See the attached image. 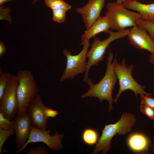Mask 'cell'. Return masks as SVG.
Masks as SVG:
<instances>
[{
    "instance_id": "cell-1",
    "label": "cell",
    "mask_w": 154,
    "mask_h": 154,
    "mask_svg": "<svg viewBox=\"0 0 154 154\" xmlns=\"http://www.w3.org/2000/svg\"><path fill=\"white\" fill-rule=\"evenodd\" d=\"M113 55L110 50L107 57V67L105 74L101 80L96 84H94L92 80L89 78L86 83L89 86L87 92L81 96L82 98L87 97L98 98L100 102L106 100L109 104L108 112H110L113 109L112 92L117 78L115 73L114 62H112Z\"/></svg>"
},
{
    "instance_id": "cell-2",
    "label": "cell",
    "mask_w": 154,
    "mask_h": 154,
    "mask_svg": "<svg viewBox=\"0 0 154 154\" xmlns=\"http://www.w3.org/2000/svg\"><path fill=\"white\" fill-rule=\"evenodd\" d=\"M136 121L135 114L123 112L121 118L117 122L105 125L101 135L91 153H98L102 151V154H106L111 147V140L114 136L116 134L121 135L131 132Z\"/></svg>"
},
{
    "instance_id": "cell-3",
    "label": "cell",
    "mask_w": 154,
    "mask_h": 154,
    "mask_svg": "<svg viewBox=\"0 0 154 154\" xmlns=\"http://www.w3.org/2000/svg\"><path fill=\"white\" fill-rule=\"evenodd\" d=\"M18 83L17 90L18 104L17 116L27 113L28 107L38 94V90L32 72L26 69L19 70L17 75Z\"/></svg>"
},
{
    "instance_id": "cell-4",
    "label": "cell",
    "mask_w": 154,
    "mask_h": 154,
    "mask_svg": "<svg viewBox=\"0 0 154 154\" xmlns=\"http://www.w3.org/2000/svg\"><path fill=\"white\" fill-rule=\"evenodd\" d=\"M130 29H125L120 31L113 32L110 29L105 32L109 35L106 39L101 40L100 39L94 36L90 49L88 51L87 65L83 77V81L87 82L89 78V71L92 66H96L104 58V55L106 50L110 44L113 41L127 36Z\"/></svg>"
},
{
    "instance_id": "cell-5",
    "label": "cell",
    "mask_w": 154,
    "mask_h": 154,
    "mask_svg": "<svg viewBox=\"0 0 154 154\" xmlns=\"http://www.w3.org/2000/svg\"><path fill=\"white\" fill-rule=\"evenodd\" d=\"M116 54L113 62L114 71L119 81V89L116 98L114 100V103H117L121 93L127 90L132 91L137 99L138 94L140 96L152 95V93L147 92L145 91V86L140 85L133 78L132 72L134 65L131 64L128 66H126L125 59H123L119 63L116 59Z\"/></svg>"
},
{
    "instance_id": "cell-6",
    "label": "cell",
    "mask_w": 154,
    "mask_h": 154,
    "mask_svg": "<svg viewBox=\"0 0 154 154\" xmlns=\"http://www.w3.org/2000/svg\"><path fill=\"white\" fill-rule=\"evenodd\" d=\"M105 16L109 20L111 29L120 31L127 27L136 25V21L141 19V16L138 12L128 10L123 3L116 2L107 3Z\"/></svg>"
},
{
    "instance_id": "cell-7",
    "label": "cell",
    "mask_w": 154,
    "mask_h": 154,
    "mask_svg": "<svg viewBox=\"0 0 154 154\" xmlns=\"http://www.w3.org/2000/svg\"><path fill=\"white\" fill-rule=\"evenodd\" d=\"M89 40H86L83 43V48L78 54L72 55L71 52L64 49L63 53L67 59L65 69L59 79L61 82L68 79H73L79 74L85 72L87 65V54L91 46Z\"/></svg>"
},
{
    "instance_id": "cell-8",
    "label": "cell",
    "mask_w": 154,
    "mask_h": 154,
    "mask_svg": "<svg viewBox=\"0 0 154 154\" xmlns=\"http://www.w3.org/2000/svg\"><path fill=\"white\" fill-rule=\"evenodd\" d=\"M18 82L17 75H12L0 100V112L11 120L17 114L18 104L17 90Z\"/></svg>"
},
{
    "instance_id": "cell-9",
    "label": "cell",
    "mask_w": 154,
    "mask_h": 154,
    "mask_svg": "<svg viewBox=\"0 0 154 154\" xmlns=\"http://www.w3.org/2000/svg\"><path fill=\"white\" fill-rule=\"evenodd\" d=\"M31 132L29 137L25 145L16 153L21 152L31 143L42 142L46 144L48 148L52 151H59L63 148L62 142L64 134H60L56 131L53 135L50 134V129L42 130L31 125Z\"/></svg>"
},
{
    "instance_id": "cell-10",
    "label": "cell",
    "mask_w": 154,
    "mask_h": 154,
    "mask_svg": "<svg viewBox=\"0 0 154 154\" xmlns=\"http://www.w3.org/2000/svg\"><path fill=\"white\" fill-rule=\"evenodd\" d=\"M46 107L41 96L38 94L31 103L27 112L32 125L42 130L47 129L49 118L45 113Z\"/></svg>"
},
{
    "instance_id": "cell-11",
    "label": "cell",
    "mask_w": 154,
    "mask_h": 154,
    "mask_svg": "<svg viewBox=\"0 0 154 154\" xmlns=\"http://www.w3.org/2000/svg\"><path fill=\"white\" fill-rule=\"evenodd\" d=\"M129 43L136 48L146 50L154 54V41L143 28L136 25L130 29L127 35Z\"/></svg>"
},
{
    "instance_id": "cell-12",
    "label": "cell",
    "mask_w": 154,
    "mask_h": 154,
    "mask_svg": "<svg viewBox=\"0 0 154 154\" xmlns=\"http://www.w3.org/2000/svg\"><path fill=\"white\" fill-rule=\"evenodd\" d=\"M105 0H89L84 7L76 8V12L82 16L85 28L90 27L100 17Z\"/></svg>"
},
{
    "instance_id": "cell-13",
    "label": "cell",
    "mask_w": 154,
    "mask_h": 154,
    "mask_svg": "<svg viewBox=\"0 0 154 154\" xmlns=\"http://www.w3.org/2000/svg\"><path fill=\"white\" fill-rule=\"evenodd\" d=\"M14 121L13 129L15 132V145L19 150L25 145L29 137L31 123L27 113L22 116L15 117Z\"/></svg>"
},
{
    "instance_id": "cell-14",
    "label": "cell",
    "mask_w": 154,
    "mask_h": 154,
    "mask_svg": "<svg viewBox=\"0 0 154 154\" xmlns=\"http://www.w3.org/2000/svg\"><path fill=\"white\" fill-rule=\"evenodd\" d=\"M127 143L130 149L135 153H148L149 139L144 134L139 133H132L128 137Z\"/></svg>"
},
{
    "instance_id": "cell-15",
    "label": "cell",
    "mask_w": 154,
    "mask_h": 154,
    "mask_svg": "<svg viewBox=\"0 0 154 154\" xmlns=\"http://www.w3.org/2000/svg\"><path fill=\"white\" fill-rule=\"evenodd\" d=\"M123 3L127 9L136 11L144 21L154 22V3L149 4L142 3L138 1L124 2Z\"/></svg>"
},
{
    "instance_id": "cell-16",
    "label": "cell",
    "mask_w": 154,
    "mask_h": 154,
    "mask_svg": "<svg viewBox=\"0 0 154 154\" xmlns=\"http://www.w3.org/2000/svg\"><path fill=\"white\" fill-rule=\"evenodd\" d=\"M110 27L111 24L108 18L106 16L100 17L81 35L80 46L82 45L86 40H89L96 34L103 32H105Z\"/></svg>"
},
{
    "instance_id": "cell-17",
    "label": "cell",
    "mask_w": 154,
    "mask_h": 154,
    "mask_svg": "<svg viewBox=\"0 0 154 154\" xmlns=\"http://www.w3.org/2000/svg\"><path fill=\"white\" fill-rule=\"evenodd\" d=\"M82 137L84 143L89 145L96 144L98 141V133L96 131L92 128L85 129L83 132Z\"/></svg>"
},
{
    "instance_id": "cell-18",
    "label": "cell",
    "mask_w": 154,
    "mask_h": 154,
    "mask_svg": "<svg viewBox=\"0 0 154 154\" xmlns=\"http://www.w3.org/2000/svg\"><path fill=\"white\" fill-rule=\"evenodd\" d=\"M46 5L52 10L56 9H64L68 11L72 7L63 0H44Z\"/></svg>"
},
{
    "instance_id": "cell-19",
    "label": "cell",
    "mask_w": 154,
    "mask_h": 154,
    "mask_svg": "<svg viewBox=\"0 0 154 154\" xmlns=\"http://www.w3.org/2000/svg\"><path fill=\"white\" fill-rule=\"evenodd\" d=\"M11 74L0 70V100L2 99L8 82L11 77Z\"/></svg>"
},
{
    "instance_id": "cell-20",
    "label": "cell",
    "mask_w": 154,
    "mask_h": 154,
    "mask_svg": "<svg viewBox=\"0 0 154 154\" xmlns=\"http://www.w3.org/2000/svg\"><path fill=\"white\" fill-rule=\"evenodd\" d=\"M136 24L145 29L154 41V22L145 21L139 19L137 20Z\"/></svg>"
},
{
    "instance_id": "cell-21",
    "label": "cell",
    "mask_w": 154,
    "mask_h": 154,
    "mask_svg": "<svg viewBox=\"0 0 154 154\" xmlns=\"http://www.w3.org/2000/svg\"><path fill=\"white\" fill-rule=\"evenodd\" d=\"M53 14V20L59 23L64 22L66 19V10L62 9H56L52 10Z\"/></svg>"
},
{
    "instance_id": "cell-22",
    "label": "cell",
    "mask_w": 154,
    "mask_h": 154,
    "mask_svg": "<svg viewBox=\"0 0 154 154\" xmlns=\"http://www.w3.org/2000/svg\"><path fill=\"white\" fill-rule=\"evenodd\" d=\"M13 129L5 130L0 128V154H1L2 149L4 143L10 136L15 134Z\"/></svg>"
},
{
    "instance_id": "cell-23",
    "label": "cell",
    "mask_w": 154,
    "mask_h": 154,
    "mask_svg": "<svg viewBox=\"0 0 154 154\" xmlns=\"http://www.w3.org/2000/svg\"><path fill=\"white\" fill-rule=\"evenodd\" d=\"M14 121H11L6 117L4 115L0 112V128L5 130L13 129Z\"/></svg>"
},
{
    "instance_id": "cell-24",
    "label": "cell",
    "mask_w": 154,
    "mask_h": 154,
    "mask_svg": "<svg viewBox=\"0 0 154 154\" xmlns=\"http://www.w3.org/2000/svg\"><path fill=\"white\" fill-rule=\"evenodd\" d=\"M11 11L10 7L4 8L3 5L0 6V19L1 20H5L12 23L11 18L9 15Z\"/></svg>"
},
{
    "instance_id": "cell-25",
    "label": "cell",
    "mask_w": 154,
    "mask_h": 154,
    "mask_svg": "<svg viewBox=\"0 0 154 154\" xmlns=\"http://www.w3.org/2000/svg\"><path fill=\"white\" fill-rule=\"evenodd\" d=\"M140 110L143 114L145 115L150 119L154 120V110L146 105L141 104Z\"/></svg>"
},
{
    "instance_id": "cell-26",
    "label": "cell",
    "mask_w": 154,
    "mask_h": 154,
    "mask_svg": "<svg viewBox=\"0 0 154 154\" xmlns=\"http://www.w3.org/2000/svg\"><path fill=\"white\" fill-rule=\"evenodd\" d=\"M140 96L141 104L146 105L154 110V98L148 95H145Z\"/></svg>"
},
{
    "instance_id": "cell-27",
    "label": "cell",
    "mask_w": 154,
    "mask_h": 154,
    "mask_svg": "<svg viewBox=\"0 0 154 154\" xmlns=\"http://www.w3.org/2000/svg\"><path fill=\"white\" fill-rule=\"evenodd\" d=\"M28 154H47L48 152L46 148L42 146L30 148L28 150Z\"/></svg>"
},
{
    "instance_id": "cell-28",
    "label": "cell",
    "mask_w": 154,
    "mask_h": 154,
    "mask_svg": "<svg viewBox=\"0 0 154 154\" xmlns=\"http://www.w3.org/2000/svg\"><path fill=\"white\" fill-rule=\"evenodd\" d=\"M45 113L48 118L54 117L58 114V112L53 110L50 107L46 106L45 110Z\"/></svg>"
},
{
    "instance_id": "cell-29",
    "label": "cell",
    "mask_w": 154,
    "mask_h": 154,
    "mask_svg": "<svg viewBox=\"0 0 154 154\" xmlns=\"http://www.w3.org/2000/svg\"><path fill=\"white\" fill-rule=\"evenodd\" d=\"M6 51V47L3 42L0 41V57H1L5 53Z\"/></svg>"
},
{
    "instance_id": "cell-30",
    "label": "cell",
    "mask_w": 154,
    "mask_h": 154,
    "mask_svg": "<svg viewBox=\"0 0 154 154\" xmlns=\"http://www.w3.org/2000/svg\"><path fill=\"white\" fill-rule=\"evenodd\" d=\"M149 60L151 64L154 65V54H151L150 55Z\"/></svg>"
},
{
    "instance_id": "cell-31",
    "label": "cell",
    "mask_w": 154,
    "mask_h": 154,
    "mask_svg": "<svg viewBox=\"0 0 154 154\" xmlns=\"http://www.w3.org/2000/svg\"><path fill=\"white\" fill-rule=\"evenodd\" d=\"M149 150L154 154V143L151 145L149 147Z\"/></svg>"
},
{
    "instance_id": "cell-32",
    "label": "cell",
    "mask_w": 154,
    "mask_h": 154,
    "mask_svg": "<svg viewBox=\"0 0 154 154\" xmlns=\"http://www.w3.org/2000/svg\"><path fill=\"white\" fill-rule=\"evenodd\" d=\"M15 0H0V6L2 5L5 3L13 1Z\"/></svg>"
},
{
    "instance_id": "cell-33",
    "label": "cell",
    "mask_w": 154,
    "mask_h": 154,
    "mask_svg": "<svg viewBox=\"0 0 154 154\" xmlns=\"http://www.w3.org/2000/svg\"><path fill=\"white\" fill-rule=\"evenodd\" d=\"M116 2L119 3H123V0H116Z\"/></svg>"
},
{
    "instance_id": "cell-34",
    "label": "cell",
    "mask_w": 154,
    "mask_h": 154,
    "mask_svg": "<svg viewBox=\"0 0 154 154\" xmlns=\"http://www.w3.org/2000/svg\"><path fill=\"white\" fill-rule=\"evenodd\" d=\"M140 0H123V2H124L131 1H139Z\"/></svg>"
},
{
    "instance_id": "cell-35",
    "label": "cell",
    "mask_w": 154,
    "mask_h": 154,
    "mask_svg": "<svg viewBox=\"0 0 154 154\" xmlns=\"http://www.w3.org/2000/svg\"><path fill=\"white\" fill-rule=\"evenodd\" d=\"M38 0H33L32 1V4H34Z\"/></svg>"
}]
</instances>
